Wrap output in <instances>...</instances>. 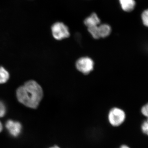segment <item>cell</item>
Segmentation results:
<instances>
[{
    "label": "cell",
    "instance_id": "6da1fadb",
    "mask_svg": "<svg viewBox=\"0 0 148 148\" xmlns=\"http://www.w3.org/2000/svg\"><path fill=\"white\" fill-rule=\"evenodd\" d=\"M43 96L42 88L34 80H30L18 88L16 90L18 101L28 108H36Z\"/></svg>",
    "mask_w": 148,
    "mask_h": 148
},
{
    "label": "cell",
    "instance_id": "7a4b0ae2",
    "mask_svg": "<svg viewBox=\"0 0 148 148\" xmlns=\"http://www.w3.org/2000/svg\"><path fill=\"white\" fill-rule=\"evenodd\" d=\"M51 30L53 36L56 40H60L70 36L69 28L63 22L54 23L51 27Z\"/></svg>",
    "mask_w": 148,
    "mask_h": 148
},
{
    "label": "cell",
    "instance_id": "3957f363",
    "mask_svg": "<svg viewBox=\"0 0 148 148\" xmlns=\"http://www.w3.org/2000/svg\"><path fill=\"white\" fill-rule=\"evenodd\" d=\"M125 119V113L121 109L114 108L109 112V122L113 126H118L121 125L124 121Z\"/></svg>",
    "mask_w": 148,
    "mask_h": 148
},
{
    "label": "cell",
    "instance_id": "277c9868",
    "mask_svg": "<svg viewBox=\"0 0 148 148\" xmlns=\"http://www.w3.org/2000/svg\"><path fill=\"white\" fill-rule=\"evenodd\" d=\"M76 67L79 72L85 75H87L93 70L94 62L91 58L89 57H82L77 61Z\"/></svg>",
    "mask_w": 148,
    "mask_h": 148
},
{
    "label": "cell",
    "instance_id": "5b68a950",
    "mask_svg": "<svg viewBox=\"0 0 148 148\" xmlns=\"http://www.w3.org/2000/svg\"><path fill=\"white\" fill-rule=\"evenodd\" d=\"M5 127L9 134L13 137H17L21 134L22 125L18 121L9 120L6 123Z\"/></svg>",
    "mask_w": 148,
    "mask_h": 148
},
{
    "label": "cell",
    "instance_id": "8992f818",
    "mask_svg": "<svg viewBox=\"0 0 148 148\" xmlns=\"http://www.w3.org/2000/svg\"><path fill=\"white\" fill-rule=\"evenodd\" d=\"M84 24L88 27L98 26L101 24V20L96 13H92L84 21Z\"/></svg>",
    "mask_w": 148,
    "mask_h": 148
},
{
    "label": "cell",
    "instance_id": "52a82bcc",
    "mask_svg": "<svg viewBox=\"0 0 148 148\" xmlns=\"http://www.w3.org/2000/svg\"><path fill=\"white\" fill-rule=\"evenodd\" d=\"M98 29L100 38L109 36L112 32V28L108 24H100L98 26Z\"/></svg>",
    "mask_w": 148,
    "mask_h": 148
},
{
    "label": "cell",
    "instance_id": "ba28073f",
    "mask_svg": "<svg viewBox=\"0 0 148 148\" xmlns=\"http://www.w3.org/2000/svg\"><path fill=\"white\" fill-rule=\"evenodd\" d=\"M123 10L127 12L132 11L135 6V0H119Z\"/></svg>",
    "mask_w": 148,
    "mask_h": 148
},
{
    "label": "cell",
    "instance_id": "9c48e42d",
    "mask_svg": "<svg viewBox=\"0 0 148 148\" xmlns=\"http://www.w3.org/2000/svg\"><path fill=\"white\" fill-rule=\"evenodd\" d=\"M9 77L8 72L3 67H0V84L7 82Z\"/></svg>",
    "mask_w": 148,
    "mask_h": 148
},
{
    "label": "cell",
    "instance_id": "30bf717a",
    "mask_svg": "<svg viewBox=\"0 0 148 148\" xmlns=\"http://www.w3.org/2000/svg\"><path fill=\"white\" fill-rule=\"evenodd\" d=\"M99 25L94 26V27H88V32L91 35L92 38L95 39H100L99 34H98V28Z\"/></svg>",
    "mask_w": 148,
    "mask_h": 148
},
{
    "label": "cell",
    "instance_id": "8fae6325",
    "mask_svg": "<svg viewBox=\"0 0 148 148\" xmlns=\"http://www.w3.org/2000/svg\"><path fill=\"white\" fill-rule=\"evenodd\" d=\"M142 17L143 24L146 27H148V9L146 10L143 12Z\"/></svg>",
    "mask_w": 148,
    "mask_h": 148
},
{
    "label": "cell",
    "instance_id": "7c38bea8",
    "mask_svg": "<svg viewBox=\"0 0 148 148\" xmlns=\"http://www.w3.org/2000/svg\"><path fill=\"white\" fill-rule=\"evenodd\" d=\"M6 113V108L4 103L0 101V117H3Z\"/></svg>",
    "mask_w": 148,
    "mask_h": 148
},
{
    "label": "cell",
    "instance_id": "4fadbf2b",
    "mask_svg": "<svg viewBox=\"0 0 148 148\" xmlns=\"http://www.w3.org/2000/svg\"><path fill=\"white\" fill-rule=\"evenodd\" d=\"M142 113L147 118V119L146 121L148 123V103L142 108Z\"/></svg>",
    "mask_w": 148,
    "mask_h": 148
},
{
    "label": "cell",
    "instance_id": "5bb4252c",
    "mask_svg": "<svg viewBox=\"0 0 148 148\" xmlns=\"http://www.w3.org/2000/svg\"><path fill=\"white\" fill-rule=\"evenodd\" d=\"M142 131L144 134L148 136V123L147 121H145L142 125Z\"/></svg>",
    "mask_w": 148,
    "mask_h": 148
},
{
    "label": "cell",
    "instance_id": "9a60e30c",
    "mask_svg": "<svg viewBox=\"0 0 148 148\" xmlns=\"http://www.w3.org/2000/svg\"><path fill=\"white\" fill-rule=\"evenodd\" d=\"M3 130V125L1 122L0 121V132H1Z\"/></svg>",
    "mask_w": 148,
    "mask_h": 148
},
{
    "label": "cell",
    "instance_id": "2e32d148",
    "mask_svg": "<svg viewBox=\"0 0 148 148\" xmlns=\"http://www.w3.org/2000/svg\"><path fill=\"white\" fill-rule=\"evenodd\" d=\"M120 148H130L129 147H128V146H126V145H122L121 146V147Z\"/></svg>",
    "mask_w": 148,
    "mask_h": 148
},
{
    "label": "cell",
    "instance_id": "e0dca14e",
    "mask_svg": "<svg viewBox=\"0 0 148 148\" xmlns=\"http://www.w3.org/2000/svg\"><path fill=\"white\" fill-rule=\"evenodd\" d=\"M50 148H60L59 147H57V146H54V147H51Z\"/></svg>",
    "mask_w": 148,
    "mask_h": 148
}]
</instances>
